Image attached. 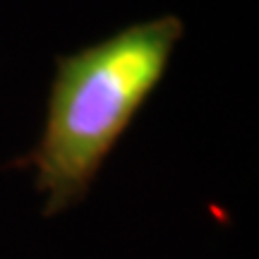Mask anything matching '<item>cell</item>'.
Returning <instances> with one entry per match:
<instances>
[{
	"mask_svg": "<svg viewBox=\"0 0 259 259\" xmlns=\"http://www.w3.org/2000/svg\"><path fill=\"white\" fill-rule=\"evenodd\" d=\"M185 34L178 15L130 24L99 44L56 58L46 125L36 147L10 168L34 170L44 216L87 197L139 108L156 92Z\"/></svg>",
	"mask_w": 259,
	"mask_h": 259,
	"instance_id": "obj_1",
	"label": "cell"
}]
</instances>
